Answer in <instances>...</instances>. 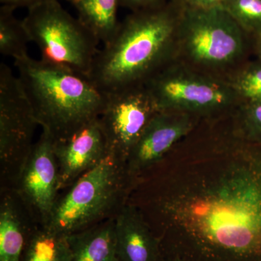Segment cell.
<instances>
[{"label": "cell", "instance_id": "cell-1", "mask_svg": "<svg viewBox=\"0 0 261 261\" xmlns=\"http://www.w3.org/2000/svg\"><path fill=\"white\" fill-rule=\"evenodd\" d=\"M128 202L164 259L261 261V145L238 137L179 161L167 154L136 178Z\"/></svg>", "mask_w": 261, "mask_h": 261}, {"label": "cell", "instance_id": "cell-2", "mask_svg": "<svg viewBox=\"0 0 261 261\" xmlns=\"http://www.w3.org/2000/svg\"><path fill=\"white\" fill-rule=\"evenodd\" d=\"M179 13L167 4L132 12L99 49L87 78L106 94L145 85L174 59Z\"/></svg>", "mask_w": 261, "mask_h": 261}, {"label": "cell", "instance_id": "cell-3", "mask_svg": "<svg viewBox=\"0 0 261 261\" xmlns=\"http://www.w3.org/2000/svg\"><path fill=\"white\" fill-rule=\"evenodd\" d=\"M14 63L39 126L53 140L69 137L100 116L106 94L85 75L29 56Z\"/></svg>", "mask_w": 261, "mask_h": 261}, {"label": "cell", "instance_id": "cell-4", "mask_svg": "<svg viewBox=\"0 0 261 261\" xmlns=\"http://www.w3.org/2000/svg\"><path fill=\"white\" fill-rule=\"evenodd\" d=\"M249 39L224 6L201 9L184 5L173 61L227 80L243 64Z\"/></svg>", "mask_w": 261, "mask_h": 261}, {"label": "cell", "instance_id": "cell-5", "mask_svg": "<svg viewBox=\"0 0 261 261\" xmlns=\"http://www.w3.org/2000/svg\"><path fill=\"white\" fill-rule=\"evenodd\" d=\"M133 181L126 161L109 154L58 192L45 226L68 236L115 219L128 202Z\"/></svg>", "mask_w": 261, "mask_h": 261}, {"label": "cell", "instance_id": "cell-6", "mask_svg": "<svg viewBox=\"0 0 261 261\" xmlns=\"http://www.w3.org/2000/svg\"><path fill=\"white\" fill-rule=\"evenodd\" d=\"M22 20L30 42L40 51L41 61L88 76L99 40L59 0L30 7Z\"/></svg>", "mask_w": 261, "mask_h": 261}, {"label": "cell", "instance_id": "cell-7", "mask_svg": "<svg viewBox=\"0 0 261 261\" xmlns=\"http://www.w3.org/2000/svg\"><path fill=\"white\" fill-rule=\"evenodd\" d=\"M159 111L201 118L238 110L241 101L228 81L172 61L145 84Z\"/></svg>", "mask_w": 261, "mask_h": 261}, {"label": "cell", "instance_id": "cell-8", "mask_svg": "<svg viewBox=\"0 0 261 261\" xmlns=\"http://www.w3.org/2000/svg\"><path fill=\"white\" fill-rule=\"evenodd\" d=\"M38 123L18 75L0 64V191L13 190L32 152Z\"/></svg>", "mask_w": 261, "mask_h": 261}, {"label": "cell", "instance_id": "cell-9", "mask_svg": "<svg viewBox=\"0 0 261 261\" xmlns=\"http://www.w3.org/2000/svg\"><path fill=\"white\" fill-rule=\"evenodd\" d=\"M158 112L145 85L106 94L99 121L111 154L126 161L130 149Z\"/></svg>", "mask_w": 261, "mask_h": 261}, {"label": "cell", "instance_id": "cell-10", "mask_svg": "<svg viewBox=\"0 0 261 261\" xmlns=\"http://www.w3.org/2000/svg\"><path fill=\"white\" fill-rule=\"evenodd\" d=\"M14 191L38 224L47 226L59 192L53 138L42 129L19 176Z\"/></svg>", "mask_w": 261, "mask_h": 261}, {"label": "cell", "instance_id": "cell-11", "mask_svg": "<svg viewBox=\"0 0 261 261\" xmlns=\"http://www.w3.org/2000/svg\"><path fill=\"white\" fill-rule=\"evenodd\" d=\"M199 118L181 112L159 111L130 149L126 161L133 179L157 165L193 130Z\"/></svg>", "mask_w": 261, "mask_h": 261}, {"label": "cell", "instance_id": "cell-12", "mask_svg": "<svg viewBox=\"0 0 261 261\" xmlns=\"http://www.w3.org/2000/svg\"><path fill=\"white\" fill-rule=\"evenodd\" d=\"M53 151L59 171V192L111 154L99 118L69 137L53 140Z\"/></svg>", "mask_w": 261, "mask_h": 261}, {"label": "cell", "instance_id": "cell-13", "mask_svg": "<svg viewBox=\"0 0 261 261\" xmlns=\"http://www.w3.org/2000/svg\"><path fill=\"white\" fill-rule=\"evenodd\" d=\"M116 236L118 261H163L159 239L128 202L116 218Z\"/></svg>", "mask_w": 261, "mask_h": 261}, {"label": "cell", "instance_id": "cell-14", "mask_svg": "<svg viewBox=\"0 0 261 261\" xmlns=\"http://www.w3.org/2000/svg\"><path fill=\"white\" fill-rule=\"evenodd\" d=\"M37 225L14 190L0 191V261H22Z\"/></svg>", "mask_w": 261, "mask_h": 261}, {"label": "cell", "instance_id": "cell-15", "mask_svg": "<svg viewBox=\"0 0 261 261\" xmlns=\"http://www.w3.org/2000/svg\"><path fill=\"white\" fill-rule=\"evenodd\" d=\"M71 261H118L116 218L67 236Z\"/></svg>", "mask_w": 261, "mask_h": 261}, {"label": "cell", "instance_id": "cell-16", "mask_svg": "<svg viewBox=\"0 0 261 261\" xmlns=\"http://www.w3.org/2000/svg\"><path fill=\"white\" fill-rule=\"evenodd\" d=\"M74 7L82 23L103 44L109 42L119 27L118 0H65Z\"/></svg>", "mask_w": 261, "mask_h": 261}, {"label": "cell", "instance_id": "cell-17", "mask_svg": "<svg viewBox=\"0 0 261 261\" xmlns=\"http://www.w3.org/2000/svg\"><path fill=\"white\" fill-rule=\"evenodd\" d=\"M22 261H71L67 236L37 225L25 248Z\"/></svg>", "mask_w": 261, "mask_h": 261}, {"label": "cell", "instance_id": "cell-18", "mask_svg": "<svg viewBox=\"0 0 261 261\" xmlns=\"http://www.w3.org/2000/svg\"><path fill=\"white\" fill-rule=\"evenodd\" d=\"M15 10L4 5L0 8V53L17 60L29 56L30 39L23 20L15 17Z\"/></svg>", "mask_w": 261, "mask_h": 261}, {"label": "cell", "instance_id": "cell-19", "mask_svg": "<svg viewBox=\"0 0 261 261\" xmlns=\"http://www.w3.org/2000/svg\"><path fill=\"white\" fill-rule=\"evenodd\" d=\"M227 80L242 105L261 102V62H247L240 65Z\"/></svg>", "mask_w": 261, "mask_h": 261}, {"label": "cell", "instance_id": "cell-20", "mask_svg": "<svg viewBox=\"0 0 261 261\" xmlns=\"http://www.w3.org/2000/svg\"><path fill=\"white\" fill-rule=\"evenodd\" d=\"M225 9L249 37L261 33V0H226Z\"/></svg>", "mask_w": 261, "mask_h": 261}, {"label": "cell", "instance_id": "cell-21", "mask_svg": "<svg viewBox=\"0 0 261 261\" xmlns=\"http://www.w3.org/2000/svg\"><path fill=\"white\" fill-rule=\"evenodd\" d=\"M238 116L237 137L247 143L261 145V102L242 105Z\"/></svg>", "mask_w": 261, "mask_h": 261}, {"label": "cell", "instance_id": "cell-22", "mask_svg": "<svg viewBox=\"0 0 261 261\" xmlns=\"http://www.w3.org/2000/svg\"><path fill=\"white\" fill-rule=\"evenodd\" d=\"M118 3L119 6L137 12L159 8L166 4V0H118Z\"/></svg>", "mask_w": 261, "mask_h": 261}, {"label": "cell", "instance_id": "cell-23", "mask_svg": "<svg viewBox=\"0 0 261 261\" xmlns=\"http://www.w3.org/2000/svg\"><path fill=\"white\" fill-rule=\"evenodd\" d=\"M184 5L192 8L209 9L224 6V0H182Z\"/></svg>", "mask_w": 261, "mask_h": 261}, {"label": "cell", "instance_id": "cell-24", "mask_svg": "<svg viewBox=\"0 0 261 261\" xmlns=\"http://www.w3.org/2000/svg\"><path fill=\"white\" fill-rule=\"evenodd\" d=\"M47 1L49 0H0V3L1 5L11 7L15 9L18 8H27L28 9L30 7Z\"/></svg>", "mask_w": 261, "mask_h": 261}, {"label": "cell", "instance_id": "cell-25", "mask_svg": "<svg viewBox=\"0 0 261 261\" xmlns=\"http://www.w3.org/2000/svg\"><path fill=\"white\" fill-rule=\"evenodd\" d=\"M254 51L257 57V60L261 62V33L251 37Z\"/></svg>", "mask_w": 261, "mask_h": 261}, {"label": "cell", "instance_id": "cell-26", "mask_svg": "<svg viewBox=\"0 0 261 261\" xmlns=\"http://www.w3.org/2000/svg\"><path fill=\"white\" fill-rule=\"evenodd\" d=\"M163 261H182L178 259H163Z\"/></svg>", "mask_w": 261, "mask_h": 261}, {"label": "cell", "instance_id": "cell-27", "mask_svg": "<svg viewBox=\"0 0 261 261\" xmlns=\"http://www.w3.org/2000/svg\"><path fill=\"white\" fill-rule=\"evenodd\" d=\"M226 1V0H224V2Z\"/></svg>", "mask_w": 261, "mask_h": 261}]
</instances>
